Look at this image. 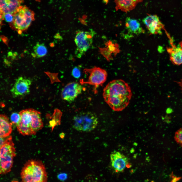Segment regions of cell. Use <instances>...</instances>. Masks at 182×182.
<instances>
[{
    "label": "cell",
    "mask_w": 182,
    "mask_h": 182,
    "mask_svg": "<svg viewBox=\"0 0 182 182\" xmlns=\"http://www.w3.org/2000/svg\"><path fill=\"white\" fill-rule=\"evenodd\" d=\"M132 93L128 84L121 79L109 82L103 90V96L105 102L113 110L120 111L128 105Z\"/></svg>",
    "instance_id": "6da1fadb"
},
{
    "label": "cell",
    "mask_w": 182,
    "mask_h": 182,
    "mask_svg": "<svg viewBox=\"0 0 182 182\" xmlns=\"http://www.w3.org/2000/svg\"><path fill=\"white\" fill-rule=\"evenodd\" d=\"M19 113L20 119L16 126L18 131L23 135H35L43 127L39 111L30 108L23 110Z\"/></svg>",
    "instance_id": "7a4b0ae2"
},
{
    "label": "cell",
    "mask_w": 182,
    "mask_h": 182,
    "mask_svg": "<svg viewBox=\"0 0 182 182\" xmlns=\"http://www.w3.org/2000/svg\"><path fill=\"white\" fill-rule=\"evenodd\" d=\"M21 182H47V174L45 166L40 161L28 160L20 173Z\"/></svg>",
    "instance_id": "3957f363"
},
{
    "label": "cell",
    "mask_w": 182,
    "mask_h": 182,
    "mask_svg": "<svg viewBox=\"0 0 182 182\" xmlns=\"http://www.w3.org/2000/svg\"><path fill=\"white\" fill-rule=\"evenodd\" d=\"M0 148V174L4 175L11 171L13 159L16 156L15 149L12 136L9 135Z\"/></svg>",
    "instance_id": "277c9868"
},
{
    "label": "cell",
    "mask_w": 182,
    "mask_h": 182,
    "mask_svg": "<svg viewBox=\"0 0 182 182\" xmlns=\"http://www.w3.org/2000/svg\"><path fill=\"white\" fill-rule=\"evenodd\" d=\"M73 127L76 130L89 132L94 129L98 122L96 115L91 112H80L75 115L73 119Z\"/></svg>",
    "instance_id": "5b68a950"
},
{
    "label": "cell",
    "mask_w": 182,
    "mask_h": 182,
    "mask_svg": "<svg viewBox=\"0 0 182 182\" xmlns=\"http://www.w3.org/2000/svg\"><path fill=\"white\" fill-rule=\"evenodd\" d=\"M34 19V12L25 6H21L14 14L12 22L15 28L23 31L27 29Z\"/></svg>",
    "instance_id": "8992f818"
},
{
    "label": "cell",
    "mask_w": 182,
    "mask_h": 182,
    "mask_svg": "<svg viewBox=\"0 0 182 182\" xmlns=\"http://www.w3.org/2000/svg\"><path fill=\"white\" fill-rule=\"evenodd\" d=\"M84 72L86 76L85 80L80 81L82 84H88L94 86V91L96 93L97 89L106 81L107 73L104 69L95 67L90 69H85Z\"/></svg>",
    "instance_id": "52a82bcc"
},
{
    "label": "cell",
    "mask_w": 182,
    "mask_h": 182,
    "mask_svg": "<svg viewBox=\"0 0 182 182\" xmlns=\"http://www.w3.org/2000/svg\"><path fill=\"white\" fill-rule=\"evenodd\" d=\"M94 32L92 30L76 32L75 41L77 46L75 54L78 57L81 58L89 48L93 42Z\"/></svg>",
    "instance_id": "ba28073f"
},
{
    "label": "cell",
    "mask_w": 182,
    "mask_h": 182,
    "mask_svg": "<svg viewBox=\"0 0 182 182\" xmlns=\"http://www.w3.org/2000/svg\"><path fill=\"white\" fill-rule=\"evenodd\" d=\"M83 89L82 86L76 82L69 83L62 89L61 96L62 99L69 102L74 101L81 93Z\"/></svg>",
    "instance_id": "9c48e42d"
},
{
    "label": "cell",
    "mask_w": 182,
    "mask_h": 182,
    "mask_svg": "<svg viewBox=\"0 0 182 182\" xmlns=\"http://www.w3.org/2000/svg\"><path fill=\"white\" fill-rule=\"evenodd\" d=\"M31 83L30 79L22 77H18L10 90L12 95L14 97H16L28 94L30 92Z\"/></svg>",
    "instance_id": "30bf717a"
},
{
    "label": "cell",
    "mask_w": 182,
    "mask_h": 182,
    "mask_svg": "<svg viewBox=\"0 0 182 182\" xmlns=\"http://www.w3.org/2000/svg\"><path fill=\"white\" fill-rule=\"evenodd\" d=\"M150 34H161V30L165 29L163 24L156 15H148L143 20Z\"/></svg>",
    "instance_id": "8fae6325"
},
{
    "label": "cell",
    "mask_w": 182,
    "mask_h": 182,
    "mask_svg": "<svg viewBox=\"0 0 182 182\" xmlns=\"http://www.w3.org/2000/svg\"><path fill=\"white\" fill-rule=\"evenodd\" d=\"M110 159L111 166L116 172L122 171L129 164L128 158L118 151L112 152Z\"/></svg>",
    "instance_id": "7c38bea8"
},
{
    "label": "cell",
    "mask_w": 182,
    "mask_h": 182,
    "mask_svg": "<svg viewBox=\"0 0 182 182\" xmlns=\"http://www.w3.org/2000/svg\"><path fill=\"white\" fill-rule=\"evenodd\" d=\"M23 2V0H0L1 14H14Z\"/></svg>",
    "instance_id": "4fadbf2b"
},
{
    "label": "cell",
    "mask_w": 182,
    "mask_h": 182,
    "mask_svg": "<svg viewBox=\"0 0 182 182\" xmlns=\"http://www.w3.org/2000/svg\"><path fill=\"white\" fill-rule=\"evenodd\" d=\"M143 0H115L116 10L127 12L134 9L137 4Z\"/></svg>",
    "instance_id": "5bb4252c"
},
{
    "label": "cell",
    "mask_w": 182,
    "mask_h": 182,
    "mask_svg": "<svg viewBox=\"0 0 182 182\" xmlns=\"http://www.w3.org/2000/svg\"><path fill=\"white\" fill-rule=\"evenodd\" d=\"M171 48H167V51L170 55V60L174 65L182 64V48L177 47L173 44Z\"/></svg>",
    "instance_id": "9a60e30c"
},
{
    "label": "cell",
    "mask_w": 182,
    "mask_h": 182,
    "mask_svg": "<svg viewBox=\"0 0 182 182\" xmlns=\"http://www.w3.org/2000/svg\"><path fill=\"white\" fill-rule=\"evenodd\" d=\"M125 25L126 29L131 33L138 35L144 32L140 23L136 19L127 17Z\"/></svg>",
    "instance_id": "2e32d148"
},
{
    "label": "cell",
    "mask_w": 182,
    "mask_h": 182,
    "mask_svg": "<svg viewBox=\"0 0 182 182\" xmlns=\"http://www.w3.org/2000/svg\"><path fill=\"white\" fill-rule=\"evenodd\" d=\"M12 131V124L7 117L1 114L0 116V136L6 137L10 135Z\"/></svg>",
    "instance_id": "e0dca14e"
},
{
    "label": "cell",
    "mask_w": 182,
    "mask_h": 182,
    "mask_svg": "<svg viewBox=\"0 0 182 182\" xmlns=\"http://www.w3.org/2000/svg\"><path fill=\"white\" fill-rule=\"evenodd\" d=\"M34 53L32 55L37 58L43 57L47 53V49L44 44L43 43H37L33 48Z\"/></svg>",
    "instance_id": "ac0fdd59"
},
{
    "label": "cell",
    "mask_w": 182,
    "mask_h": 182,
    "mask_svg": "<svg viewBox=\"0 0 182 182\" xmlns=\"http://www.w3.org/2000/svg\"><path fill=\"white\" fill-rule=\"evenodd\" d=\"M105 45L111 53L113 54L115 57L120 51L119 44L113 42L109 40L105 43Z\"/></svg>",
    "instance_id": "d6986e66"
},
{
    "label": "cell",
    "mask_w": 182,
    "mask_h": 182,
    "mask_svg": "<svg viewBox=\"0 0 182 182\" xmlns=\"http://www.w3.org/2000/svg\"><path fill=\"white\" fill-rule=\"evenodd\" d=\"M54 113L53 119L50 121V123L52 129L55 125L60 124V118L62 114L61 112L58 110H56V111H55Z\"/></svg>",
    "instance_id": "ffe728a7"
},
{
    "label": "cell",
    "mask_w": 182,
    "mask_h": 182,
    "mask_svg": "<svg viewBox=\"0 0 182 182\" xmlns=\"http://www.w3.org/2000/svg\"><path fill=\"white\" fill-rule=\"evenodd\" d=\"M99 52L108 61L113 60V58L112 56V53L109 51L108 48H99Z\"/></svg>",
    "instance_id": "44dd1931"
},
{
    "label": "cell",
    "mask_w": 182,
    "mask_h": 182,
    "mask_svg": "<svg viewBox=\"0 0 182 182\" xmlns=\"http://www.w3.org/2000/svg\"><path fill=\"white\" fill-rule=\"evenodd\" d=\"M174 139L176 143L182 147V127L176 132Z\"/></svg>",
    "instance_id": "7402d4cb"
},
{
    "label": "cell",
    "mask_w": 182,
    "mask_h": 182,
    "mask_svg": "<svg viewBox=\"0 0 182 182\" xmlns=\"http://www.w3.org/2000/svg\"><path fill=\"white\" fill-rule=\"evenodd\" d=\"M20 117L19 113L14 112L12 113L10 116V120L11 123L16 125L19 122Z\"/></svg>",
    "instance_id": "603a6c76"
},
{
    "label": "cell",
    "mask_w": 182,
    "mask_h": 182,
    "mask_svg": "<svg viewBox=\"0 0 182 182\" xmlns=\"http://www.w3.org/2000/svg\"><path fill=\"white\" fill-rule=\"evenodd\" d=\"M1 19H4L7 22H12L14 19V14L9 13L1 14Z\"/></svg>",
    "instance_id": "cb8c5ba5"
},
{
    "label": "cell",
    "mask_w": 182,
    "mask_h": 182,
    "mask_svg": "<svg viewBox=\"0 0 182 182\" xmlns=\"http://www.w3.org/2000/svg\"><path fill=\"white\" fill-rule=\"evenodd\" d=\"M81 72L79 67H75L72 70L71 74L72 76L76 79L79 78L81 76Z\"/></svg>",
    "instance_id": "d4e9b609"
},
{
    "label": "cell",
    "mask_w": 182,
    "mask_h": 182,
    "mask_svg": "<svg viewBox=\"0 0 182 182\" xmlns=\"http://www.w3.org/2000/svg\"><path fill=\"white\" fill-rule=\"evenodd\" d=\"M58 179L62 181L66 180L68 178L67 174L65 173L62 172L59 173L57 176Z\"/></svg>",
    "instance_id": "484cf974"
},
{
    "label": "cell",
    "mask_w": 182,
    "mask_h": 182,
    "mask_svg": "<svg viewBox=\"0 0 182 182\" xmlns=\"http://www.w3.org/2000/svg\"><path fill=\"white\" fill-rule=\"evenodd\" d=\"M181 178V177L174 176L170 182H177Z\"/></svg>",
    "instance_id": "4316f807"
},
{
    "label": "cell",
    "mask_w": 182,
    "mask_h": 182,
    "mask_svg": "<svg viewBox=\"0 0 182 182\" xmlns=\"http://www.w3.org/2000/svg\"><path fill=\"white\" fill-rule=\"evenodd\" d=\"M177 83L181 87V89L182 91V79H181L180 81L178 82Z\"/></svg>",
    "instance_id": "83f0119b"
},
{
    "label": "cell",
    "mask_w": 182,
    "mask_h": 182,
    "mask_svg": "<svg viewBox=\"0 0 182 182\" xmlns=\"http://www.w3.org/2000/svg\"><path fill=\"white\" fill-rule=\"evenodd\" d=\"M64 134L63 133H62L60 134V136L61 138H63L64 136Z\"/></svg>",
    "instance_id": "f1b7e54d"
},
{
    "label": "cell",
    "mask_w": 182,
    "mask_h": 182,
    "mask_svg": "<svg viewBox=\"0 0 182 182\" xmlns=\"http://www.w3.org/2000/svg\"><path fill=\"white\" fill-rule=\"evenodd\" d=\"M109 0H103V2L106 4H107Z\"/></svg>",
    "instance_id": "f546056e"
},
{
    "label": "cell",
    "mask_w": 182,
    "mask_h": 182,
    "mask_svg": "<svg viewBox=\"0 0 182 182\" xmlns=\"http://www.w3.org/2000/svg\"><path fill=\"white\" fill-rule=\"evenodd\" d=\"M179 45L182 48V41H181L179 43Z\"/></svg>",
    "instance_id": "4dcf8cb0"
},
{
    "label": "cell",
    "mask_w": 182,
    "mask_h": 182,
    "mask_svg": "<svg viewBox=\"0 0 182 182\" xmlns=\"http://www.w3.org/2000/svg\"><path fill=\"white\" fill-rule=\"evenodd\" d=\"M12 182H18L17 181L14 180H12Z\"/></svg>",
    "instance_id": "1f68e13d"
},
{
    "label": "cell",
    "mask_w": 182,
    "mask_h": 182,
    "mask_svg": "<svg viewBox=\"0 0 182 182\" xmlns=\"http://www.w3.org/2000/svg\"><path fill=\"white\" fill-rule=\"evenodd\" d=\"M151 182H154V181H151Z\"/></svg>",
    "instance_id": "d6a6232c"
}]
</instances>
